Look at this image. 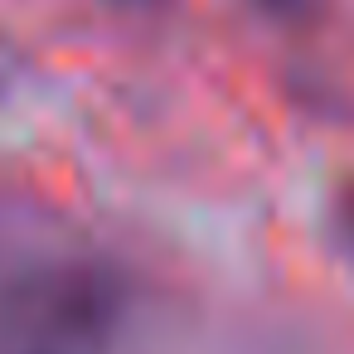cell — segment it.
Segmentation results:
<instances>
[{
  "label": "cell",
  "mask_w": 354,
  "mask_h": 354,
  "mask_svg": "<svg viewBox=\"0 0 354 354\" xmlns=\"http://www.w3.org/2000/svg\"><path fill=\"white\" fill-rule=\"evenodd\" d=\"M131 281L97 252H49L0 281V354H117Z\"/></svg>",
  "instance_id": "obj_1"
},
{
  "label": "cell",
  "mask_w": 354,
  "mask_h": 354,
  "mask_svg": "<svg viewBox=\"0 0 354 354\" xmlns=\"http://www.w3.org/2000/svg\"><path fill=\"white\" fill-rule=\"evenodd\" d=\"M330 233H335V243L344 248V257L354 262V175L339 180L335 194H330Z\"/></svg>",
  "instance_id": "obj_2"
},
{
  "label": "cell",
  "mask_w": 354,
  "mask_h": 354,
  "mask_svg": "<svg viewBox=\"0 0 354 354\" xmlns=\"http://www.w3.org/2000/svg\"><path fill=\"white\" fill-rule=\"evenodd\" d=\"M252 6L267 10V15H277V20H296V15L310 10V0H252Z\"/></svg>",
  "instance_id": "obj_3"
}]
</instances>
